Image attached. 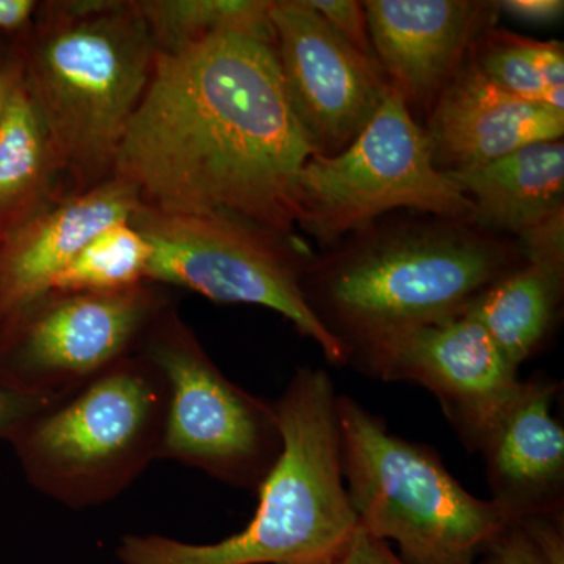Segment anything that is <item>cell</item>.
I'll return each instance as SVG.
<instances>
[{"mask_svg": "<svg viewBox=\"0 0 564 564\" xmlns=\"http://www.w3.org/2000/svg\"><path fill=\"white\" fill-rule=\"evenodd\" d=\"M474 206L473 223L486 232L521 237L564 212V143L538 141L464 172L445 173Z\"/></svg>", "mask_w": 564, "mask_h": 564, "instance_id": "17", "label": "cell"}, {"mask_svg": "<svg viewBox=\"0 0 564 564\" xmlns=\"http://www.w3.org/2000/svg\"><path fill=\"white\" fill-rule=\"evenodd\" d=\"M139 206L133 188L110 177L63 196L7 234L0 240V318L51 291L93 237L131 220Z\"/></svg>", "mask_w": 564, "mask_h": 564, "instance_id": "16", "label": "cell"}, {"mask_svg": "<svg viewBox=\"0 0 564 564\" xmlns=\"http://www.w3.org/2000/svg\"><path fill=\"white\" fill-rule=\"evenodd\" d=\"M375 57L414 118L429 117L475 41L494 29L499 2L367 0Z\"/></svg>", "mask_w": 564, "mask_h": 564, "instance_id": "13", "label": "cell"}, {"mask_svg": "<svg viewBox=\"0 0 564 564\" xmlns=\"http://www.w3.org/2000/svg\"><path fill=\"white\" fill-rule=\"evenodd\" d=\"M129 223L150 243L151 284L177 285L215 303L267 307L313 339L329 362L350 361L348 348L306 302L303 278L313 258L295 237L229 215L166 214L144 206Z\"/></svg>", "mask_w": 564, "mask_h": 564, "instance_id": "7", "label": "cell"}, {"mask_svg": "<svg viewBox=\"0 0 564 564\" xmlns=\"http://www.w3.org/2000/svg\"><path fill=\"white\" fill-rule=\"evenodd\" d=\"M20 50L22 82L50 135L65 195L110 180L155 61L133 0L90 17H58L40 3Z\"/></svg>", "mask_w": 564, "mask_h": 564, "instance_id": "4", "label": "cell"}, {"mask_svg": "<svg viewBox=\"0 0 564 564\" xmlns=\"http://www.w3.org/2000/svg\"><path fill=\"white\" fill-rule=\"evenodd\" d=\"M350 361L380 380L429 389L473 451L522 383L467 311L375 337L352 348Z\"/></svg>", "mask_w": 564, "mask_h": 564, "instance_id": "11", "label": "cell"}, {"mask_svg": "<svg viewBox=\"0 0 564 564\" xmlns=\"http://www.w3.org/2000/svg\"><path fill=\"white\" fill-rule=\"evenodd\" d=\"M500 11L516 20L530 24H552L562 20L564 2L562 0H505L499 2Z\"/></svg>", "mask_w": 564, "mask_h": 564, "instance_id": "28", "label": "cell"}, {"mask_svg": "<svg viewBox=\"0 0 564 564\" xmlns=\"http://www.w3.org/2000/svg\"><path fill=\"white\" fill-rule=\"evenodd\" d=\"M313 155L272 41L223 33L155 52L111 177L148 209L229 215L293 236L296 177Z\"/></svg>", "mask_w": 564, "mask_h": 564, "instance_id": "1", "label": "cell"}, {"mask_svg": "<svg viewBox=\"0 0 564 564\" xmlns=\"http://www.w3.org/2000/svg\"><path fill=\"white\" fill-rule=\"evenodd\" d=\"M423 131L434 166L455 173L499 161L527 144L562 140L564 113L503 91L467 55L434 102Z\"/></svg>", "mask_w": 564, "mask_h": 564, "instance_id": "15", "label": "cell"}, {"mask_svg": "<svg viewBox=\"0 0 564 564\" xmlns=\"http://www.w3.org/2000/svg\"><path fill=\"white\" fill-rule=\"evenodd\" d=\"M524 262L521 248L473 221L433 217L355 234L348 247L311 259L303 291L351 356L375 337L463 314Z\"/></svg>", "mask_w": 564, "mask_h": 564, "instance_id": "2", "label": "cell"}, {"mask_svg": "<svg viewBox=\"0 0 564 564\" xmlns=\"http://www.w3.org/2000/svg\"><path fill=\"white\" fill-rule=\"evenodd\" d=\"M140 352L169 386L161 459L258 491L282 451L274 404L226 378L172 304L152 323Z\"/></svg>", "mask_w": 564, "mask_h": 564, "instance_id": "9", "label": "cell"}, {"mask_svg": "<svg viewBox=\"0 0 564 564\" xmlns=\"http://www.w3.org/2000/svg\"><path fill=\"white\" fill-rule=\"evenodd\" d=\"M328 564H406L397 556L384 541L377 540L364 532L361 527L356 530L355 536L344 549L343 554L337 555Z\"/></svg>", "mask_w": 564, "mask_h": 564, "instance_id": "25", "label": "cell"}, {"mask_svg": "<svg viewBox=\"0 0 564 564\" xmlns=\"http://www.w3.org/2000/svg\"><path fill=\"white\" fill-rule=\"evenodd\" d=\"M486 79L522 101L564 113V46L489 29L469 52Z\"/></svg>", "mask_w": 564, "mask_h": 564, "instance_id": "20", "label": "cell"}, {"mask_svg": "<svg viewBox=\"0 0 564 564\" xmlns=\"http://www.w3.org/2000/svg\"><path fill=\"white\" fill-rule=\"evenodd\" d=\"M555 381H522L481 436L492 502L511 522L563 516L564 432L551 414Z\"/></svg>", "mask_w": 564, "mask_h": 564, "instance_id": "14", "label": "cell"}, {"mask_svg": "<svg viewBox=\"0 0 564 564\" xmlns=\"http://www.w3.org/2000/svg\"><path fill=\"white\" fill-rule=\"evenodd\" d=\"M169 386L141 352L29 417L9 444L25 480L65 507L117 499L161 459Z\"/></svg>", "mask_w": 564, "mask_h": 564, "instance_id": "5", "label": "cell"}, {"mask_svg": "<svg viewBox=\"0 0 564 564\" xmlns=\"http://www.w3.org/2000/svg\"><path fill=\"white\" fill-rule=\"evenodd\" d=\"M564 265L527 261L475 299L467 313L519 370L551 333L563 296Z\"/></svg>", "mask_w": 564, "mask_h": 564, "instance_id": "19", "label": "cell"}, {"mask_svg": "<svg viewBox=\"0 0 564 564\" xmlns=\"http://www.w3.org/2000/svg\"><path fill=\"white\" fill-rule=\"evenodd\" d=\"M273 0H133L155 52H173L223 35L272 41Z\"/></svg>", "mask_w": 564, "mask_h": 564, "instance_id": "21", "label": "cell"}, {"mask_svg": "<svg viewBox=\"0 0 564 564\" xmlns=\"http://www.w3.org/2000/svg\"><path fill=\"white\" fill-rule=\"evenodd\" d=\"M39 7L35 0H0V36L21 39L32 28Z\"/></svg>", "mask_w": 564, "mask_h": 564, "instance_id": "29", "label": "cell"}, {"mask_svg": "<svg viewBox=\"0 0 564 564\" xmlns=\"http://www.w3.org/2000/svg\"><path fill=\"white\" fill-rule=\"evenodd\" d=\"M337 393L329 375L304 367L274 403L282 451L259 486L254 518L215 544L128 534L121 564H328L355 536L340 466Z\"/></svg>", "mask_w": 564, "mask_h": 564, "instance_id": "3", "label": "cell"}, {"mask_svg": "<svg viewBox=\"0 0 564 564\" xmlns=\"http://www.w3.org/2000/svg\"><path fill=\"white\" fill-rule=\"evenodd\" d=\"M306 2L355 50L377 61L362 2H356V0H306Z\"/></svg>", "mask_w": 564, "mask_h": 564, "instance_id": "23", "label": "cell"}, {"mask_svg": "<svg viewBox=\"0 0 564 564\" xmlns=\"http://www.w3.org/2000/svg\"><path fill=\"white\" fill-rule=\"evenodd\" d=\"M22 79L20 39L0 36V122L14 88Z\"/></svg>", "mask_w": 564, "mask_h": 564, "instance_id": "27", "label": "cell"}, {"mask_svg": "<svg viewBox=\"0 0 564 564\" xmlns=\"http://www.w3.org/2000/svg\"><path fill=\"white\" fill-rule=\"evenodd\" d=\"M273 46L293 113L315 155L333 158L373 120L392 85L306 0H273Z\"/></svg>", "mask_w": 564, "mask_h": 564, "instance_id": "12", "label": "cell"}, {"mask_svg": "<svg viewBox=\"0 0 564 564\" xmlns=\"http://www.w3.org/2000/svg\"><path fill=\"white\" fill-rule=\"evenodd\" d=\"M158 284L47 291L0 318V389L58 400L140 351L170 306Z\"/></svg>", "mask_w": 564, "mask_h": 564, "instance_id": "10", "label": "cell"}, {"mask_svg": "<svg viewBox=\"0 0 564 564\" xmlns=\"http://www.w3.org/2000/svg\"><path fill=\"white\" fill-rule=\"evenodd\" d=\"M477 564H547L540 549L519 522L497 534Z\"/></svg>", "mask_w": 564, "mask_h": 564, "instance_id": "24", "label": "cell"}, {"mask_svg": "<svg viewBox=\"0 0 564 564\" xmlns=\"http://www.w3.org/2000/svg\"><path fill=\"white\" fill-rule=\"evenodd\" d=\"M63 196L61 165L21 79L0 122V240Z\"/></svg>", "mask_w": 564, "mask_h": 564, "instance_id": "18", "label": "cell"}, {"mask_svg": "<svg viewBox=\"0 0 564 564\" xmlns=\"http://www.w3.org/2000/svg\"><path fill=\"white\" fill-rule=\"evenodd\" d=\"M151 247L129 221L93 237L52 284L51 291L118 292L147 284Z\"/></svg>", "mask_w": 564, "mask_h": 564, "instance_id": "22", "label": "cell"}, {"mask_svg": "<svg viewBox=\"0 0 564 564\" xmlns=\"http://www.w3.org/2000/svg\"><path fill=\"white\" fill-rule=\"evenodd\" d=\"M295 202L296 226L326 247L391 210L469 221L474 214L462 188L434 166L425 131L393 90L350 147L307 159Z\"/></svg>", "mask_w": 564, "mask_h": 564, "instance_id": "8", "label": "cell"}, {"mask_svg": "<svg viewBox=\"0 0 564 564\" xmlns=\"http://www.w3.org/2000/svg\"><path fill=\"white\" fill-rule=\"evenodd\" d=\"M54 400L33 399L0 389V441H7L18 429Z\"/></svg>", "mask_w": 564, "mask_h": 564, "instance_id": "26", "label": "cell"}, {"mask_svg": "<svg viewBox=\"0 0 564 564\" xmlns=\"http://www.w3.org/2000/svg\"><path fill=\"white\" fill-rule=\"evenodd\" d=\"M340 466L359 527L393 541L406 564H477L513 524L492 500L456 481L425 445L389 432L383 419L337 397Z\"/></svg>", "mask_w": 564, "mask_h": 564, "instance_id": "6", "label": "cell"}]
</instances>
